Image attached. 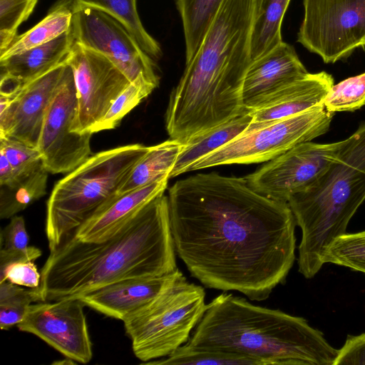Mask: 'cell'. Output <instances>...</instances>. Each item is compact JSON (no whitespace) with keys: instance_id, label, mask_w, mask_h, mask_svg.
I'll return each instance as SVG.
<instances>
[{"instance_id":"6da1fadb","label":"cell","mask_w":365,"mask_h":365,"mask_svg":"<svg viewBox=\"0 0 365 365\" xmlns=\"http://www.w3.org/2000/svg\"><path fill=\"white\" fill-rule=\"evenodd\" d=\"M167 196L176 254L205 287L259 302L285 282L296 249L288 202L214 172L176 181Z\"/></svg>"},{"instance_id":"7a4b0ae2","label":"cell","mask_w":365,"mask_h":365,"mask_svg":"<svg viewBox=\"0 0 365 365\" xmlns=\"http://www.w3.org/2000/svg\"><path fill=\"white\" fill-rule=\"evenodd\" d=\"M175 255L168 196L162 194L106 240L65 236L50 250L38 288L42 302L78 299L121 280L170 274L178 269Z\"/></svg>"},{"instance_id":"3957f363","label":"cell","mask_w":365,"mask_h":365,"mask_svg":"<svg viewBox=\"0 0 365 365\" xmlns=\"http://www.w3.org/2000/svg\"><path fill=\"white\" fill-rule=\"evenodd\" d=\"M257 0H224L194 57L170 93L165 120L170 138L184 144L247 113L242 101L252 62Z\"/></svg>"},{"instance_id":"277c9868","label":"cell","mask_w":365,"mask_h":365,"mask_svg":"<svg viewBox=\"0 0 365 365\" xmlns=\"http://www.w3.org/2000/svg\"><path fill=\"white\" fill-rule=\"evenodd\" d=\"M186 344L250 356L264 365H333L338 352L304 318L225 292L207 304Z\"/></svg>"},{"instance_id":"5b68a950","label":"cell","mask_w":365,"mask_h":365,"mask_svg":"<svg viewBox=\"0 0 365 365\" xmlns=\"http://www.w3.org/2000/svg\"><path fill=\"white\" fill-rule=\"evenodd\" d=\"M365 200V122L348 138L329 167L288 204L302 230L298 270L307 279L324 263L329 247L346 233Z\"/></svg>"},{"instance_id":"8992f818","label":"cell","mask_w":365,"mask_h":365,"mask_svg":"<svg viewBox=\"0 0 365 365\" xmlns=\"http://www.w3.org/2000/svg\"><path fill=\"white\" fill-rule=\"evenodd\" d=\"M148 146L135 143L101 151L57 182L47 202L49 250L119 197V190Z\"/></svg>"},{"instance_id":"52a82bcc","label":"cell","mask_w":365,"mask_h":365,"mask_svg":"<svg viewBox=\"0 0 365 365\" xmlns=\"http://www.w3.org/2000/svg\"><path fill=\"white\" fill-rule=\"evenodd\" d=\"M207 309L204 288L183 274L123 322L135 356L145 363L186 344Z\"/></svg>"},{"instance_id":"ba28073f","label":"cell","mask_w":365,"mask_h":365,"mask_svg":"<svg viewBox=\"0 0 365 365\" xmlns=\"http://www.w3.org/2000/svg\"><path fill=\"white\" fill-rule=\"evenodd\" d=\"M334 115L322 103L289 117L248 126L241 135L192 164L187 172L269 161L298 144L325 134Z\"/></svg>"},{"instance_id":"9c48e42d","label":"cell","mask_w":365,"mask_h":365,"mask_svg":"<svg viewBox=\"0 0 365 365\" xmlns=\"http://www.w3.org/2000/svg\"><path fill=\"white\" fill-rule=\"evenodd\" d=\"M297 42L326 63L365 46V0H304Z\"/></svg>"},{"instance_id":"30bf717a","label":"cell","mask_w":365,"mask_h":365,"mask_svg":"<svg viewBox=\"0 0 365 365\" xmlns=\"http://www.w3.org/2000/svg\"><path fill=\"white\" fill-rule=\"evenodd\" d=\"M71 11V31L74 42L106 56L130 82L143 77L158 86L160 78L154 60L120 21L95 7H81Z\"/></svg>"},{"instance_id":"8fae6325","label":"cell","mask_w":365,"mask_h":365,"mask_svg":"<svg viewBox=\"0 0 365 365\" xmlns=\"http://www.w3.org/2000/svg\"><path fill=\"white\" fill-rule=\"evenodd\" d=\"M77 113L76 84L68 64L63 82L46 113L37 146L48 173H68L93 155L91 139L93 133L73 131Z\"/></svg>"},{"instance_id":"7c38bea8","label":"cell","mask_w":365,"mask_h":365,"mask_svg":"<svg viewBox=\"0 0 365 365\" xmlns=\"http://www.w3.org/2000/svg\"><path fill=\"white\" fill-rule=\"evenodd\" d=\"M67 63L73 71L78 98L73 131L90 132L131 82L106 56L76 42Z\"/></svg>"},{"instance_id":"4fadbf2b","label":"cell","mask_w":365,"mask_h":365,"mask_svg":"<svg viewBox=\"0 0 365 365\" xmlns=\"http://www.w3.org/2000/svg\"><path fill=\"white\" fill-rule=\"evenodd\" d=\"M342 143L343 140L325 144L302 143L245 178L258 193L287 202L292 195L308 187L329 167Z\"/></svg>"},{"instance_id":"5bb4252c","label":"cell","mask_w":365,"mask_h":365,"mask_svg":"<svg viewBox=\"0 0 365 365\" xmlns=\"http://www.w3.org/2000/svg\"><path fill=\"white\" fill-rule=\"evenodd\" d=\"M85 304L80 299H64L30 304L16 326L21 331L43 340L61 354L87 364L93 356Z\"/></svg>"},{"instance_id":"9a60e30c","label":"cell","mask_w":365,"mask_h":365,"mask_svg":"<svg viewBox=\"0 0 365 365\" xmlns=\"http://www.w3.org/2000/svg\"><path fill=\"white\" fill-rule=\"evenodd\" d=\"M68 68L66 60L14 91L0 92V138L37 148L46 113Z\"/></svg>"},{"instance_id":"2e32d148","label":"cell","mask_w":365,"mask_h":365,"mask_svg":"<svg viewBox=\"0 0 365 365\" xmlns=\"http://www.w3.org/2000/svg\"><path fill=\"white\" fill-rule=\"evenodd\" d=\"M308 73L294 47L282 41L250 64L242 89L245 110L249 113L273 93Z\"/></svg>"},{"instance_id":"e0dca14e","label":"cell","mask_w":365,"mask_h":365,"mask_svg":"<svg viewBox=\"0 0 365 365\" xmlns=\"http://www.w3.org/2000/svg\"><path fill=\"white\" fill-rule=\"evenodd\" d=\"M181 274L182 272L178 268L162 276L124 279L100 287L78 299L106 316L123 321L147 305Z\"/></svg>"},{"instance_id":"ac0fdd59","label":"cell","mask_w":365,"mask_h":365,"mask_svg":"<svg viewBox=\"0 0 365 365\" xmlns=\"http://www.w3.org/2000/svg\"><path fill=\"white\" fill-rule=\"evenodd\" d=\"M334 85L331 74L321 71L305 76L282 88L249 112V126L289 117L322 103Z\"/></svg>"},{"instance_id":"d6986e66","label":"cell","mask_w":365,"mask_h":365,"mask_svg":"<svg viewBox=\"0 0 365 365\" xmlns=\"http://www.w3.org/2000/svg\"><path fill=\"white\" fill-rule=\"evenodd\" d=\"M169 177L120 195L90 216L73 233L83 242H101L115 233L143 206L168 187Z\"/></svg>"},{"instance_id":"ffe728a7","label":"cell","mask_w":365,"mask_h":365,"mask_svg":"<svg viewBox=\"0 0 365 365\" xmlns=\"http://www.w3.org/2000/svg\"><path fill=\"white\" fill-rule=\"evenodd\" d=\"M73 43L70 28L46 43L0 59L1 79L21 86L66 61Z\"/></svg>"},{"instance_id":"44dd1931","label":"cell","mask_w":365,"mask_h":365,"mask_svg":"<svg viewBox=\"0 0 365 365\" xmlns=\"http://www.w3.org/2000/svg\"><path fill=\"white\" fill-rule=\"evenodd\" d=\"M184 145L177 140L170 138L161 143L149 146L148 152L133 166L120 186L119 195L165 177L170 178V173Z\"/></svg>"},{"instance_id":"7402d4cb","label":"cell","mask_w":365,"mask_h":365,"mask_svg":"<svg viewBox=\"0 0 365 365\" xmlns=\"http://www.w3.org/2000/svg\"><path fill=\"white\" fill-rule=\"evenodd\" d=\"M252 120V116L247 113L191 139L184 145L170 178L187 173L195 162L241 135Z\"/></svg>"},{"instance_id":"603a6c76","label":"cell","mask_w":365,"mask_h":365,"mask_svg":"<svg viewBox=\"0 0 365 365\" xmlns=\"http://www.w3.org/2000/svg\"><path fill=\"white\" fill-rule=\"evenodd\" d=\"M290 0H257L251 36L255 60L282 42V23Z\"/></svg>"},{"instance_id":"cb8c5ba5","label":"cell","mask_w":365,"mask_h":365,"mask_svg":"<svg viewBox=\"0 0 365 365\" xmlns=\"http://www.w3.org/2000/svg\"><path fill=\"white\" fill-rule=\"evenodd\" d=\"M71 11L91 6L110 13L134 36L141 48L153 60L162 56L160 44L145 29L137 10L136 0H61Z\"/></svg>"},{"instance_id":"d4e9b609","label":"cell","mask_w":365,"mask_h":365,"mask_svg":"<svg viewBox=\"0 0 365 365\" xmlns=\"http://www.w3.org/2000/svg\"><path fill=\"white\" fill-rule=\"evenodd\" d=\"M224 0H176L185 43V63L197 53Z\"/></svg>"},{"instance_id":"484cf974","label":"cell","mask_w":365,"mask_h":365,"mask_svg":"<svg viewBox=\"0 0 365 365\" xmlns=\"http://www.w3.org/2000/svg\"><path fill=\"white\" fill-rule=\"evenodd\" d=\"M72 11L66 6L58 3L40 22L26 32L17 36L1 54L4 59L46 43L58 37L71 28Z\"/></svg>"},{"instance_id":"4316f807","label":"cell","mask_w":365,"mask_h":365,"mask_svg":"<svg viewBox=\"0 0 365 365\" xmlns=\"http://www.w3.org/2000/svg\"><path fill=\"white\" fill-rule=\"evenodd\" d=\"M48 172L44 166L8 186H0V218L9 219L46 194Z\"/></svg>"},{"instance_id":"83f0119b","label":"cell","mask_w":365,"mask_h":365,"mask_svg":"<svg viewBox=\"0 0 365 365\" xmlns=\"http://www.w3.org/2000/svg\"><path fill=\"white\" fill-rule=\"evenodd\" d=\"M146 364L190 365H264L250 356L218 350L195 349L183 344L163 359L145 362Z\"/></svg>"},{"instance_id":"f1b7e54d","label":"cell","mask_w":365,"mask_h":365,"mask_svg":"<svg viewBox=\"0 0 365 365\" xmlns=\"http://www.w3.org/2000/svg\"><path fill=\"white\" fill-rule=\"evenodd\" d=\"M156 88V86L143 77L131 82L113 101L101 120L91 128L90 132L95 133L115 128L125 115L147 98Z\"/></svg>"},{"instance_id":"f546056e","label":"cell","mask_w":365,"mask_h":365,"mask_svg":"<svg viewBox=\"0 0 365 365\" xmlns=\"http://www.w3.org/2000/svg\"><path fill=\"white\" fill-rule=\"evenodd\" d=\"M324 263L348 267L365 274V231L346 233L329 247Z\"/></svg>"},{"instance_id":"4dcf8cb0","label":"cell","mask_w":365,"mask_h":365,"mask_svg":"<svg viewBox=\"0 0 365 365\" xmlns=\"http://www.w3.org/2000/svg\"><path fill=\"white\" fill-rule=\"evenodd\" d=\"M330 112H352L365 105V72L333 85L322 101Z\"/></svg>"},{"instance_id":"1f68e13d","label":"cell","mask_w":365,"mask_h":365,"mask_svg":"<svg viewBox=\"0 0 365 365\" xmlns=\"http://www.w3.org/2000/svg\"><path fill=\"white\" fill-rule=\"evenodd\" d=\"M38 0H0V54L14 41L20 25L32 14Z\"/></svg>"},{"instance_id":"d6a6232c","label":"cell","mask_w":365,"mask_h":365,"mask_svg":"<svg viewBox=\"0 0 365 365\" xmlns=\"http://www.w3.org/2000/svg\"><path fill=\"white\" fill-rule=\"evenodd\" d=\"M0 153L9 162L14 170L15 182L30 175L43 166L37 148L15 139L0 138Z\"/></svg>"},{"instance_id":"836d02e7","label":"cell","mask_w":365,"mask_h":365,"mask_svg":"<svg viewBox=\"0 0 365 365\" xmlns=\"http://www.w3.org/2000/svg\"><path fill=\"white\" fill-rule=\"evenodd\" d=\"M0 250L6 252L24 251L29 248V237L23 217L15 215L9 223L1 229Z\"/></svg>"},{"instance_id":"e575fe53","label":"cell","mask_w":365,"mask_h":365,"mask_svg":"<svg viewBox=\"0 0 365 365\" xmlns=\"http://www.w3.org/2000/svg\"><path fill=\"white\" fill-rule=\"evenodd\" d=\"M6 280L19 286L36 288L40 284L41 272L33 261L19 262L11 265L0 275V282Z\"/></svg>"},{"instance_id":"d590c367","label":"cell","mask_w":365,"mask_h":365,"mask_svg":"<svg viewBox=\"0 0 365 365\" xmlns=\"http://www.w3.org/2000/svg\"><path fill=\"white\" fill-rule=\"evenodd\" d=\"M365 364V333L349 335L333 365Z\"/></svg>"},{"instance_id":"8d00e7d4","label":"cell","mask_w":365,"mask_h":365,"mask_svg":"<svg viewBox=\"0 0 365 365\" xmlns=\"http://www.w3.org/2000/svg\"><path fill=\"white\" fill-rule=\"evenodd\" d=\"M29 306V304L23 302L0 304L1 329H9L20 323L24 319Z\"/></svg>"},{"instance_id":"74e56055","label":"cell","mask_w":365,"mask_h":365,"mask_svg":"<svg viewBox=\"0 0 365 365\" xmlns=\"http://www.w3.org/2000/svg\"><path fill=\"white\" fill-rule=\"evenodd\" d=\"M41 255V250L34 246H29L24 251L0 250V275L3 274L11 265L22 262H34Z\"/></svg>"},{"instance_id":"f35d334b","label":"cell","mask_w":365,"mask_h":365,"mask_svg":"<svg viewBox=\"0 0 365 365\" xmlns=\"http://www.w3.org/2000/svg\"><path fill=\"white\" fill-rule=\"evenodd\" d=\"M14 182V170L6 156L0 153V186H8Z\"/></svg>"}]
</instances>
